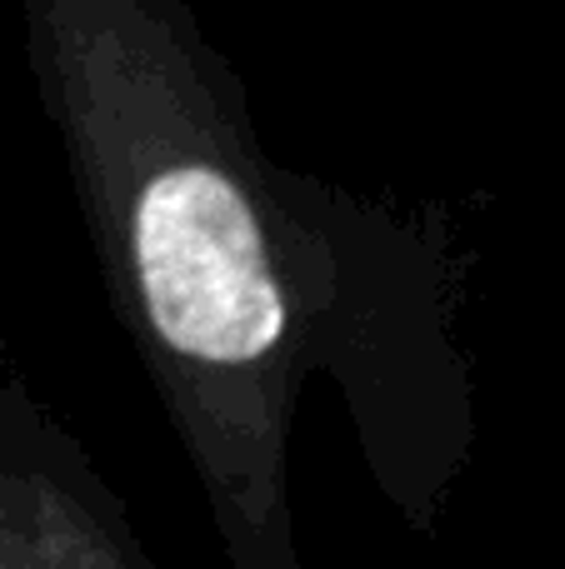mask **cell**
<instances>
[{
    "label": "cell",
    "mask_w": 565,
    "mask_h": 569,
    "mask_svg": "<svg viewBox=\"0 0 565 569\" xmlns=\"http://www.w3.org/2000/svg\"><path fill=\"white\" fill-rule=\"evenodd\" d=\"M0 569H160L86 455L0 390Z\"/></svg>",
    "instance_id": "cell-2"
},
{
    "label": "cell",
    "mask_w": 565,
    "mask_h": 569,
    "mask_svg": "<svg viewBox=\"0 0 565 569\" xmlns=\"http://www.w3.org/2000/svg\"><path fill=\"white\" fill-rule=\"evenodd\" d=\"M40 116L90 256L230 569H300L290 435L336 375L386 500L430 535L470 450L440 260L266 156L246 80L186 0H20Z\"/></svg>",
    "instance_id": "cell-1"
}]
</instances>
